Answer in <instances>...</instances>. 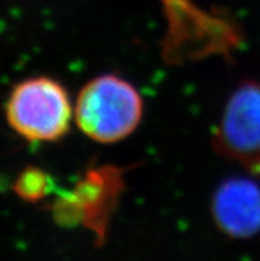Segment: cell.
Here are the masks:
<instances>
[{
  "label": "cell",
  "mask_w": 260,
  "mask_h": 261,
  "mask_svg": "<svg viewBox=\"0 0 260 261\" xmlns=\"http://www.w3.org/2000/svg\"><path fill=\"white\" fill-rule=\"evenodd\" d=\"M212 146L222 156L260 176V81L246 80L232 90L215 127Z\"/></svg>",
  "instance_id": "cell-4"
},
{
  "label": "cell",
  "mask_w": 260,
  "mask_h": 261,
  "mask_svg": "<svg viewBox=\"0 0 260 261\" xmlns=\"http://www.w3.org/2000/svg\"><path fill=\"white\" fill-rule=\"evenodd\" d=\"M11 129L28 142H57L69 133L75 105L63 84L48 76L30 77L15 85L6 105Z\"/></svg>",
  "instance_id": "cell-2"
},
{
  "label": "cell",
  "mask_w": 260,
  "mask_h": 261,
  "mask_svg": "<svg viewBox=\"0 0 260 261\" xmlns=\"http://www.w3.org/2000/svg\"><path fill=\"white\" fill-rule=\"evenodd\" d=\"M141 93L124 77L105 73L80 89L75 102V122L94 142H121L137 130L144 118Z\"/></svg>",
  "instance_id": "cell-1"
},
{
  "label": "cell",
  "mask_w": 260,
  "mask_h": 261,
  "mask_svg": "<svg viewBox=\"0 0 260 261\" xmlns=\"http://www.w3.org/2000/svg\"><path fill=\"white\" fill-rule=\"evenodd\" d=\"M211 218L227 238L244 240L260 233V186L247 176L224 179L211 196Z\"/></svg>",
  "instance_id": "cell-5"
},
{
  "label": "cell",
  "mask_w": 260,
  "mask_h": 261,
  "mask_svg": "<svg viewBox=\"0 0 260 261\" xmlns=\"http://www.w3.org/2000/svg\"><path fill=\"white\" fill-rule=\"evenodd\" d=\"M124 170L93 166L69 191L61 192L51 205L53 220L63 227H83L93 233L96 244L106 242L112 216L125 189Z\"/></svg>",
  "instance_id": "cell-3"
},
{
  "label": "cell",
  "mask_w": 260,
  "mask_h": 261,
  "mask_svg": "<svg viewBox=\"0 0 260 261\" xmlns=\"http://www.w3.org/2000/svg\"><path fill=\"white\" fill-rule=\"evenodd\" d=\"M55 182L50 172L37 166H28L19 172L13 183V191L21 200L41 202L55 191Z\"/></svg>",
  "instance_id": "cell-6"
}]
</instances>
